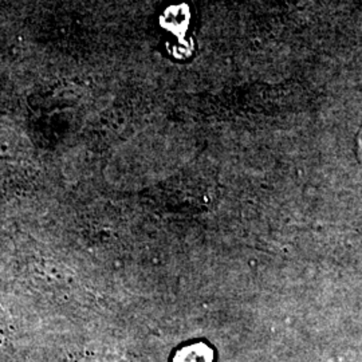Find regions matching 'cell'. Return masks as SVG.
Returning <instances> with one entry per match:
<instances>
[{
	"instance_id": "1",
	"label": "cell",
	"mask_w": 362,
	"mask_h": 362,
	"mask_svg": "<svg viewBox=\"0 0 362 362\" xmlns=\"http://www.w3.org/2000/svg\"><path fill=\"white\" fill-rule=\"evenodd\" d=\"M214 351L204 344L188 345L179 350L173 362H212Z\"/></svg>"
},
{
	"instance_id": "2",
	"label": "cell",
	"mask_w": 362,
	"mask_h": 362,
	"mask_svg": "<svg viewBox=\"0 0 362 362\" xmlns=\"http://www.w3.org/2000/svg\"><path fill=\"white\" fill-rule=\"evenodd\" d=\"M358 156H360V160H361L362 164V132L361 134H360V137H358Z\"/></svg>"
}]
</instances>
